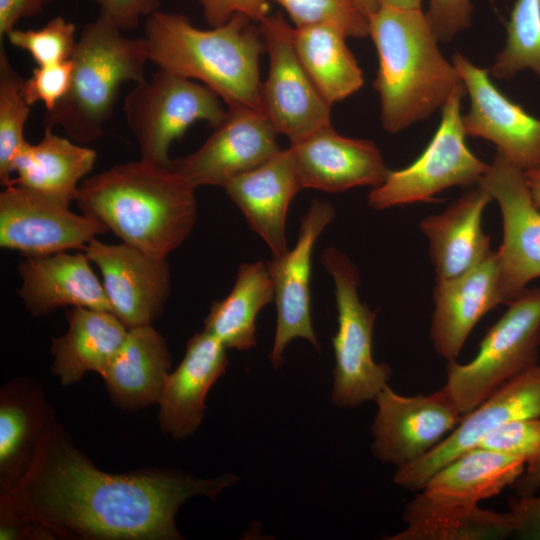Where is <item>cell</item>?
I'll list each match as a JSON object with an SVG mask.
<instances>
[{
    "instance_id": "7c38bea8",
    "label": "cell",
    "mask_w": 540,
    "mask_h": 540,
    "mask_svg": "<svg viewBox=\"0 0 540 540\" xmlns=\"http://www.w3.org/2000/svg\"><path fill=\"white\" fill-rule=\"evenodd\" d=\"M530 418H540V364L517 375L465 414L428 453L398 467L393 481L406 490H422L432 475L478 446L488 433L507 422Z\"/></svg>"
},
{
    "instance_id": "ac0fdd59",
    "label": "cell",
    "mask_w": 540,
    "mask_h": 540,
    "mask_svg": "<svg viewBox=\"0 0 540 540\" xmlns=\"http://www.w3.org/2000/svg\"><path fill=\"white\" fill-rule=\"evenodd\" d=\"M82 250L101 272L111 312L128 329L152 324L162 314L171 291L166 258L96 238Z\"/></svg>"
},
{
    "instance_id": "e575fe53",
    "label": "cell",
    "mask_w": 540,
    "mask_h": 540,
    "mask_svg": "<svg viewBox=\"0 0 540 540\" xmlns=\"http://www.w3.org/2000/svg\"><path fill=\"white\" fill-rule=\"evenodd\" d=\"M281 5L295 27L331 25L346 37L369 36V19L356 0H272Z\"/></svg>"
},
{
    "instance_id": "83f0119b",
    "label": "cell",
    "mask_w": 540,
    "mask_h": 540,
    "mask_svg": "<svg viewBox=\"0 0 540 540\" xmlns=\"http://www.w3.org/2000/svg\"><path fill=\"white\" fill-rule=\"evenodd\" d=\"M405 528L389 540H492L514 535L510 511L432 499L421 492L403 513Z\"/></svg>"
},
{
    "instance_id": "2e32d148",
    "label": "cell",
    "mask_w": 540,
    "mask_h": 540,
    "mask_svg": "<svg viewBox=\"0 0 540 540\" xmlns=\"http://www.w3.org/2000/svg\"><path fill=\"white\" fill-rule=\"evenodd\" d=\"M452 63L470 98L463 115L467 135L493 143L497 152L523 171L540 166V119L506 97L481 68L460 53Z\"/></svg>"
},
{
    "instance_id": "484cf974",
    "label": "cell",
    "mask_w": 540,
    "mask_h": 540,
    "mask_svg": "<svg viewBox=\"0 0 540 540\" xmlns=\"http://www.w3.org/2000/svg\"><path fill=\"white\" fill-rule=\"evenodd\" d=\"M170 368L165 339L146 324L128 329L102 378L115 406L131 412L159 403Z\"/></svg>"
},
{
    "instance_id": "1f68e13d",
    "label": "cell",
    "mask_w": 540,
    "mask_h": 540,
    "mask_svg": "<svg viewBox=\"0 0 540 540\" xmlns=\"http://www.w3.org/2000/svg\"><path fill=\"white\" fill-rule=\"evenodd\" d=\"M292 38L300 62L330 105L362 87V71L341 30L331 25L294 27Z\"/></svg>"
},
{
    "instance_id": "603a6c76",
    "label": "cell",
    "mask_w": 540,
    "mask_h": 540,
    "mask_svg": "<svg viewBox=\"0 0 540 540\" xmlns=\"http://www.w3.org/2000/svg\"><path fill=\"white\" fill-rule=\"evenodd\" d=\"M223 188L250 228L265 241L273 257L289 250L287 213L303 187L288 148L261 166L236 176Z\"/></svg>"
},
{
    "instance_id": "bcb514c9",
    "label": "cell",
    "mask_w": 540,
    "mask_h": 540,
    "mask_svg": "<svg viewBox=\"0 0 540 540\" xmlns=\"http://www.w3.org/2000/svg\"><path fill=\"white\" fill-rule=\"evenodd\" d=\"M524 174L532 199L540 207V166L524 171Z\"/></svg>"
},
{
    "instance_id": "ba28073f",
    "label": "cell",
    "mask_w": 540,
    "mask_h": 540,
    "mask_svg": "<svg viewBox=\"0 0 540 540\" xmlns=\"http://www.w3.org/2000/svg\"><path fill=\"white\" fill-rule=\"evenodd\" d=\"M466 89L455 87L441 108L440 124L421 155L407 167L388 171L384 182L369 193L368 206L374 210L432 201L439 192L453 186H474L490 164L469 149L461 114Z\"/></svg>"
},
{
    "instance_id": "d4e9b609",
    "label": "cell",
    "mask_w": 540,
    "mask_h": 540,
    "mask_svg": "<svg viewBox=\"0 0 540 540\" xmlns=\"http://www.w3.org/2000/svg\"><path fill=\"white\" fill-rule=\"evenodd\" d=\"M53 407L35 380L16 377L0 389V493L13 489L29 470Z\"/></svg>"
},
{
    "instance_id": "6da1fadb",
    "label": "cell",
    "mask_w": 540,
    "mask_h": 540,
    "mask_svg": "<svg viewBox=\"0 0 540 540\" xmlns=\"http://www.w3.org/2000/svg\"><path fill=\"white\" fill-rule=\"evenodd\" d=\"M238 481L168 468L110 473L78 448L52 412L34 460L0 504L65 540H181L175 517L196 496L217 498Z\"/></svg>"
},
{
    "instance_id": "30bf717a",
    "label": "cell",
    "mask_w": 540,
    "mask_h": 540,
    "mask_svg": "<svg viewBox=\"0 0 540 540\" xmlns=\"http://www.w3.org/2000/svg\"><path fill=\"white\" fill-rule=\"evenodd\" d=\"M269 56L261 85V109L277 134L290 143L331 125V107L300 62L293 44V27L278 11L258 23Z\"/></svg>"
},
{
    "instance_id": "8fae6325",
    "label": "cell",
    "mask_w": 540,
    "mask_h": 540,
    "mask_svg": "<svg viewBox=\"0 0 540 540\" xmlns=\"http://www.w3.org/2000/svg\"><path fill=\"white\" fill-rule=\"evenodd\" d=\"M479 183L501 211L502 243L495 252L500 294L508 305L540 277V207L532 199L524 171L499 152Z\"/></svg>"
},
{
    "instance_id": "ab89813d",
    "label": "cell",
    "mask_w": 540,
    "mask_h": 540,
    "mask_svg": "<svg viewBox=\"0 0 540 540\" xmlns=\"http://www.w3.org/2000/svg\"><path fill=\"white\" fill-rule=\"evenodd\" d=\"M203 16L211 27L225 24L234 14L242 13L259 23L270 14L269 0H198Z\"/></svg>"
},
{
    "instance_id": "f35d334b",
    "label": "cell",
    "mask_w": 540,
    "mask_h": 540,
    "mask_svg": "<svg viewBox=\"0 0 540 540\" xmlns=\"http://www.w3.org/2000/svg\"><path fill=\"white\" fill-rule=\"evenodd\" d=\"M471 0H428L425 11L439 42H449L470 27L473 15Z\"/></svg>"
},
{
    "instance_id": "d6986e66",
    "label": "cell",
    "mask_w": 540,
    "mask_h": 540,
    "mask_svg": "<svg viewBox=\"0 0 540 540\" xmlns=\"http://www.w3.org/2000/svg\"><path fill=\"white\" fill-rule=\"evenodd\" d=\"M303 189L342 192L380 186L388 173L374 142L338 134L325 126L288 147Z\"/></svg>"
},
{
    "instance_id": "5bb4252c",
    "label": "cell",
    "mask_w": 540,
    "mask_h": 540,
    "mask_svg": "<svg viewBox=\"0 0 540 540\" xmlns=\"http://www.w3.org/2000/svg\"><path fill=\"white\" fill-rule=\"evenodd\" d=\"M374 401L372 452L397 468L428 453L464 416L443 387L428 395L404 396L387 385Z\"/></svg>"
},
{
    "instance_id": "f6af8a7d",
    "label": "cell",
    "mask_w": 540,
    "mask_h": 540,
    "mask_svg": "<svg viewBox=\"0 0 540 540\" xmlns=\"http://www.w3.org/2000/svg\"><path fill=\"white\" fill-rule=\"evenodd\" d=\"M527 467L512 484L516 496L527 497L535 495L540 489V453L529 459Z\"/></svg>"
},
{
    "instance_id": "ffe728a7",
    "label": "cell",
    "mask_w": 540,
    "mask_h": 540,
    "mask_svg": "<svg viewBox=\"0 0 540 540\" xmlns=\"http://www.w3.org/2000/svg\"><path fill=\"white\" fill-rule=\"evenodd\" d=\"M226 350L205 330L196 332L187 341L184 357L170 373L158 403V422L163 434L181 440L198 429L207 408V394L227 369Z\"/></svg>"
},
{
    "instance_id": "74e56055",
    "label": "cell",
    "mask_w": 540,
    "mask_h": 540,
    "mask_svg": "<svg viewBox=\"0 0 540 540\" xmlns=\"http://www.w3.org/2000/svg\"><path fill=\"white\" fill-rule=\"evenodd\" d=\"M73 73L71 59L33 69L29 79L24 80L22 94L31 106L42 102L47 111L52 110L67 94Z\"/></svg>"
},
{
    "instance_id": "c3c4849f",
    "label": "cell",
    "mask_w": 540,
    "mask_h": 540,
    "mask_svg": "<svg viewBox=\"0 0 540 540\" xmlns=\"http://www.w3.org/2000/svg\"><path fill=\"white\" fill-rule=\"evenodd\" d=\"M356 2L368 17L380 7L378 0H356Z\"/></svg>"
},
{
    "instance_id": "4316f807",
    "label": "cell",
    "mask_w": 540,
    "mask_h": 540,
    "mask_svg": "<svg viewBox=\"0 0 540 540\" xmlns=\"http://www.w3.org/2000/svg\"><path fill=\"white\" fill-rule=\"evenodd\" d=\"M67 331L52 339L51 372L63 386L77 383L89 371L101 376L121 347L128 328L109 311L70 307Z\"/></svg>"
},
{
    "instance_id": "d6a6232c",
    "label": "cell",
    "mask_w": 540,
    "mask_h": 540,
    "mask_svg": "<svg viewBox=\"0 0 540 540\" xmlns=\"http://www.w3.org/2000/svg\"><path fill=\"white\" fill-rule=\"evenodd\" d=\"M489 70L497 79H509L525 70L540 78V0H515L505 46Z\"/></svg>"
},
{
    "instance_id": "7dc6e473",
    "label": "cell",
    "mask_w": 540,
    "mask_h": 540,
    "mask_svg": "<svg viewBox=\"0 0 540 540\" xmlns=\"http://www.w3.org/2000/svg\"><path fill=\"white\" fill-rule=\"evenodd\" d=\"M380 6L401 9H422V0H378Z\"/></svg>"
},
{
    "instance_id": "44dd1931",
    "label": "cell",
    "mask_w": 540,
    "mask_h": 540,
    "mask_svg": "<svg viewBox=\"0 0 540 540\" xmlns=\"http://www.w3.org/2000/svg\"><path fill=\"white\" fill-rule=\"evenodd\" d=\"M492 200L478 183L444 211L420 222L419 228L429 243L436 282L458 278L492 254L491 238L482 226L484 209Z\"/></svg>"
},
{
    "instance_id": "4fadbf2b",
    "label": "cell",
    "mask_w": 540,
    "mask_h": 540,
    "mask_svg": "<svg viewBox=\"0 0 540 540\" xmlns=\"http://www.w3.org/2000/svg\"><path fill=\"white\" fill-rule=\"evenodd\" d=\"M107 228L30 188L11 184L0 193V246L25 256H44L85 245Z\"/></svg>"
},
{
    "instance_id": "681fc988",
    "label": "cell",
    "mask_w": 540,
    "mask_h": 540,
    "mask_svg": "<svg viewBox=\"0 0 540 540\" xmlns=\"http://www.w3.org/2000/svg\"><path fill=\"white\" fill-rule=\"evenodd\" d=\"M53 0H46L47 4H49L50 2H52Z\"/></svg>"
},
{
    "instance_id": "3957f363",
    "label": "cell",
    "mask_w": 540,
    "mask_h": 540,
    "mask_svg": "<svg viewBox=\"0 0 540 540\" xmlns=\"http://www.w3.org/2000/svg\"><path fill=\"white\" fill-rule=\"evenodd\" d=\"M144 39L159 69L201 81L228 109L262 112L259 59L266 45L258 23L245 14L202 30L182 14L156 11L145 21Z\"/></svg>"
},
{
    "instance_id": "8d00e7d4",
    "label": "cell",
    "mask_w": 540,
    "mask_h": 540,
    "mask_svg": "<svg viewBox=\"0 0 540 540\" xmlns=\"http://www.w3.org/2000/svg\"><path fill=\"white\" fill-rule=\"evenodd\" d=\"M478 447L519 457L527 462L540 453V418L507 422L488 433Z\"/></svg>"
},
{
    "instance_id": "d590c367",
    "label": "cell",
    "mask_w": 540,
    "mask_h": 540,
    "mask_svg": "<svg viewBox=\"0 0 540 540\" xmlns=\"http://www.w3.org/2000/svg\"><path fill=\"white\" fill-rule=\"evenodd\" d=\"M7 38L11 45L27 51L38 66L69 60L77 43L74 24L60 16L38 30L14 29Z\"/></svg>"
},
{
    "instance_id": "8992f818",
    "label": "cell",
    "mask_w": 540,
    "mask_h": 540,
    "mask_svg": "<svg viewBox=\"0 0 540 540\" xmlns=\"http://www.w3.org/2000/svg\"><path fill=\"white\" fill-rule=\"evenodd\" d=\"M481 340L468 363L446 365L444 390L458 410L467 414L502 385L538 364L540 287L526 288Z\"/></svg>"
},
{
    "instance_id": "52a82bcc",
    "label": "cell",
    "mask_w": 540,
    "mask_h": 540,
    "mask_svg": "<svg viewBox=\"0 0 540 540\" xmlns=\"http://www.w3.org/2000/svg\"><path fill=\"white\" fill-rule=\"evenodd\" d=\"M321 263L335 287L337 331L332 339L335 367L332 403L343 409L375 400L388 385L391 368L372 355V336L378 310H371L358 295L360 272L342 251L326 248Z\"/></svg>"
},
{
    "instance_id": "836d02e7",
    "label": "cell",
    "mask_w": 540,
    "mask_h": 540,
    "mask_svg": "<svg viewBox=\"0 0 540 540\" xmlns=\"http://www.w3.org/2000/svg\"><path fill=\"white\" fill-rule=\"evenodd\" d=\"M24 80L12 66L0 44V182L11 184L13 162L22 146L24 127L30 113V105L22 94Z\"/></svg>"
},
{
    "instance_id": "9c48e42d",
    "label": "cell",
    "mask_w": 540,
    "mask_h": 540,
    "mask_svg": "<svg viewBox=\"0 0 540 540\" xmlns=\"http://www.w3.org/2000/svg\"><path fill=\"white\" fill-rule=\"evenodd\" d=\"M208 86L158 69L150 80L135 84L123 111L141 158L169 167V147L196 121L218 126L227 111Z\"/></svg>"
},
{
    "instance_id": "f546056e",
    "label": "cell",
    "mask_w": 540,
    "mask_h": 540,
    "mask_svg": "<svg viewBox=\"0 0 540 540\" xmlns=\"http://www.w3.org/2000/svg\"><path fill=\"white\" fill-rule=\"evenodd\" d=\"M525 464L522 458L477 446L432 475L422 492L439 501L478 504L512 486Z\"/></svg>"
},
{
    "instance_id": "cb8c5ba5",
    "label": "cell",
    "mask_w": 540,
    "mask_h": 540,
    "mask_svg": "<svg viewBox=\"0 0 540 540\" xmlns=\"http://www.w3.org/2000/svg\"><path fill=\"white\" fill-rule=\"evenodd\" d=\"M90 262L84 252L25 256L18 267L22 280L18 293L27 310L34 316L67 306L111 312L103 283Z\"/></svg>"
},
{
    "instance_id": "ee69618b",
    "label": "cell",
    "mask_w": 540,
    "mask_h": 540,
    "mask_svg": "<svg viewBox=\"0 0 540 540\" xmlns=\"http://www.w3.org/2000/svg\"><path fill=\"white\" fill-rule=\"evenodd\" d=\"M46 0H0V39L15 29L16 23L42 12Z\"/></svg>"
},
{
    "instance_id": "e0dca14e",
    "label": "cell",
    "mask_w": 540,
    "mask_h": 540,
    "mask_svg": "<svg viewBox=\"0 0 540 540\" xmlns=\"http://www.w3.org/2000/svg\"><path fill=\"white\" fill-rule=\"evenodd\" d=\"M277 132L256 110L228 109L212 135L193 153L171 159L169 167L195 188L224 187L236 176L269 161L282 149Z\"/></svg>"
},
{
    "instance_id": "60d3db41",
    "label": "cell",
    "mask_w": 540,
    "mask_h": 540,
    "mask_svg": "<svg viewBox=\"0 0 540 540\" xmlns=\"http://www.w3.org/2000/svg\"><path fill=\"white\" fill-rule=\"evenodd\" d=\"M95 3L102 15L121 31L138 27L141 18L158 11L161 0H89Z\"/></svg>"
},
{
    "instance_id": "5b68a950",
    "label": "cell",
    "mask_w": 540,
    "mask_h": 540,
    "mask_svg": "<svg viewBox=\"0 0 540 540\" xmlns=\"http://www.w3.org/2000/svg\"><path fill=\"white\" fill-rule=\"evenodd\" d=\"M70 59V88L52 110L46 111L44 124L51 129L61 127L74 141H95L113 115L122 84L146 80V42L144 37L124 36L99 15L83 27Z\"/></svg>"
},
{
    "instance_id": "277c9868",
    "label": "cell",
    "mask_w": 540,
    "mask_h": 540,
    "mask_svg": "<svg viewBox=\"0 0 540 540\" xmlns=\"http://www.w3.org/2000/svg\"><path fill=\"white\" fill-rule=\"evenodd\" d=\"M368 19L379 59L373 87L381 124L398 133L442 108L462 80L422 9L380 6Z\"/></svg>"
},
{
    "instance_id": "4dcf8cb0",
    "label": "cell",
    "mask_w": 540,
    "mask_h": 540,
    "mask_svg": "<svg viewBox=\"0 0 540 540\" xmlns=\"http://www.w3.org/2000/svg\"><path fill=\"white\" fill-rule=\"evenodd\" d=\"M275 298L274 284L263 261L239 266L231 292L212 303L204 329L227 349L246 351L256 345V317Z\"/></svg>"
},
{
    "instance_id": "f1b7e54d",
    "label": "cell",
    "mask_w": 540,
    "mask_h": 540,
    "mask_svg": "<svg viewBox=\"0 0 540 540\" xmlns=\"http://www.w3.org/2000/svg\"><path fill=\"white\" fill-rule=\"evenodd\" d=\"M95 161L94 150L45 127L37 144L26 142L15 156L13 173L17 176L11 184L38 191L69 206L76 199L80 180L92 170Z\"/></svg>"
},
{
    "instance_id": "7a4b0ae2",
    "label": "cell",
    "mask_w": 540,
    "mask_h": 540,
    "mask_svg": "<svg viewBox=\"0 0 540 540\" xmlns=\"http://www.w3.org/2000/svg\"><path fill=\"white\" fill-rule=\"evenodd\" d=\"M195 189L170 167L141 158L86 178L75 201L123 243L166 258L196 223Z\"/></svg>"
},
{
    "instance_id": "7bdbcfd3",
    "label": "cell",
    "mask_w": 540,
    "mask_h": 540,
    "mask_svg": "<svg viewBox=\"0 0 540 540\" xmlns=\"http://www.w3.org/2000/svg\"><path fill=\"white\" fill-rule=\"evenodd\" d=\"M1 540H49L54 536L44 527L26 521L8 507L0 504Z\"/></svg>"
},
{
    "instance_id": "b9f144b4",
    "label": "cell",
    "mask_w": 540,
    "mask_h": 540,
    "mask_svg": "<svg viewBox=\"0 0 540 540\" xmlns=\"http://www.w3.org/2000/svg\"><path fill=\"white\" fill-rule=\"evenodd\" d=\"M508 506L514 519V535L519 539L540 540V496L512 497Z\"/></svg>"
},
{
    "instance_id": "9a60e30c",
    "label": "cell",
    "mask_w": 540,
    "mask_h": 540,
    "mask_svg": "<svg viewBox=\"0 0 540 540\" xmlns=\"http://www.w3.org/2000/svg\"><path fill=\"white\" fill-rule=\"evenodd\" d=\"M336 215L334 206L315 199L301 219L293 249L273 257L267 268L273 280L277 308L276 330L270 360L274 368L283 363V353L296 338L320 349L311 317V266L314 245Z\"/></svg>"
},
{
    "instance_id": "7402d4cb",
    "label": "cell",
    "mask_w": 540,
    "mask_h": 540,
    "mask_svg": "<svg viewBox=\"0 0 540 540\" xmlns=\"http://www.w3.org/2000/svg\"><path fill=\"white\" fill-rule=\"evenodd\" d=\"M430 339L437 355L456 360L481 318L503 304L496 252L466 274L436 282Z\"/></svg>"
}]
</instances>
